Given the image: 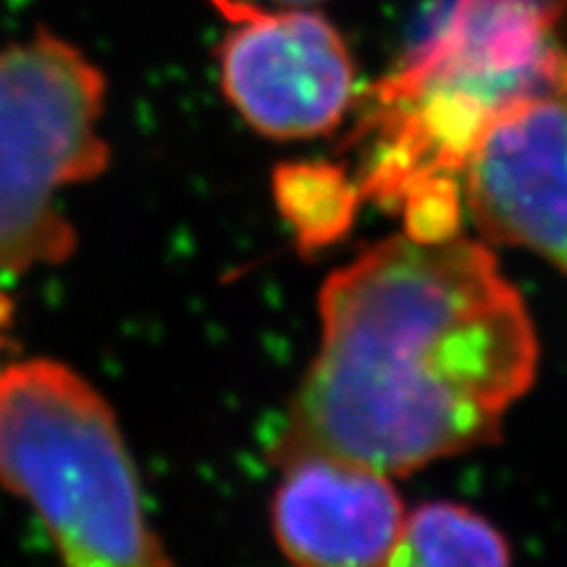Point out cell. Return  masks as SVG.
Here are the masks:
<instances>
[{
	"label": "cell",
	"mask_w": 567,
	"mask_h": 567,
	"mask_svg": "<svg viewBox=\"0 0 567 567\" xmlns=\"http://www.w3.org/2000/svg\"><path fill=\"white\" fill-rule=\"evenodd\" d=\"M384 567H513L507 538L457 502H425L405 515Z\"/></svg>",
	"instance_id": "8"
},
{
	"label": "cell",
	"mask_w": 567,
	"mask_h": 567,
	"mask_svg": "<svg viewBox=\"0 0 567 567\" xmlns=\"http://www.w3.org/2000/svg\"><path fill=\"white\" fill-rule=\"evenodd\" d=\"M255 3H266V6H292V9H310V6L323 3V0H255Z\"/></svg>",
	"instance_id": "10"
},
{
	"label": "cell",
	"mask_w": 567,
	"mask_h": 567,
	"mask_svg": "<svg viewBox=\"0 0 567 567\" xmlns=\"http://www.w3.org/2000/svg\"><path fill=\"white\" fill-rule=\"evenodd\" d=\"M460 176L486 239L526 247L567 274V95L523 97L496 113Z\"/></svg>",
	"instance_id": "6"
},
{
	"label": "cell",
	"mask_w": 567,
	"mask_h": 567,
	"mask_svg": "<svg viewBox=\"0 0 567 567\" xmlns=\"http://www.w3.org/2000/svg\"><path fill=\"white\" fill-rule=\"evenodd\" d=\"M105 90L101 66L48 27L0 48V274L61 266L76 250L59 197L109 168Z\"/></svg>",
	"instance_id": "3"
},
{
	"label": "cell",
	"mask_w": 567,
	"mask_h": 567,
	"mask_svg": "<svg viewBox=\"0 0 567 567\" xmlns=\"http://www.w3.org/2000/svg\"><path fill=\"white\" fill-rule=\"evenodd\" d=\"M321 344L274 463L329 455L405 476L499 439L536 379L526 302L488 247L389 237L318 295Z\"/></svg>",
	"instance_id": "1"
},
{
	"label": "cell",
	"mask_w": 567,
	"mask_h": 567,
	"mask_svg": "<svg viewBox=\"0 0 567 567\" xmlns=\"http://www.w3.org/2000/svg\"><path fill=\"white\" fill-rule=\"evenodd\" d=\"M226 19L218 76L231 109L271 140L334 132L358 103V71L323 13L255 0H208Z\"/></svg>",
	"instance_id": "5"
},
{
	"label": "cell",
	"mask_w": 567,
	"mask_h": 567,
	"mask_svg": "<svg viewBox=\"0 0 567 567\" xmlns=\"http://www.w3.org/2000/svg\"><path fill=\"white\" fill-rule=\"evenodd\" d=\"M0 486L38 513L61 567H176L116 415L69 365L34 358L0 371Z\"/></svg>",
	"instance_id": "2"
},
{
	"label": "cell",
	"mask_w": 567,
	"mask_h": 567,
	"mask_svg": "<svg viewBox=\"0 0 567 567\" xmlns=\"http://www.w3.org/2000/svg\"><path fill=\"white\" fill-rule=\"evenodd\" d=\"M363 189L334 163H284L274 172V197L302 250L337 243L350 231Z\"/></svg>",
	"instance_id": "9"
},
{
	"label": "cell",
	"mask_w": 567,
	"mask_h": 567,
	"mask_svg": "<svg viewBox=\"0 0 567 567\" xmlns=\"http://www.w3.org/2000/svg\"><path fill=\"white\" fill-rule=\"evenodd\" d=\"M567 0H455L371 101L444 158H465L484 126L523 97L567 95L555 30Z\"/></svg>",
	"instance_id": "4"
},
{
	"label": "cell",
	"mask_w": 567,
	"mask_h": 567,
	"mask_svg": "<svg viewBox=\"0 0 567 567\" xmlns=\"http://www.w3.org/2000/svg\"><path fill=\"white\" fill-rule=\"evenodd\" d=\"M274 538L295 567H384L405 505L392 476L329 455L279 463Z\"/></svg>",
	"instance_id": "7"
}]
</instances>
